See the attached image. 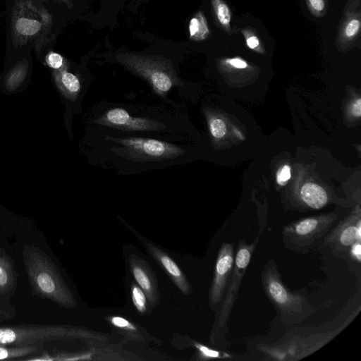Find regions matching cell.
Masks as SVG:
<instances>
[{
	"label": "cell",
	"mask_w": 361,
	"mask_h": 361,
	"mask_svg": "<svg viewBox=\"0 0 361 361\" xmlns=\"http://www.w3.org/2000/svg\"><path fill=\"white\" fill-rule=\"evenodd\" d=\"M361 310L360 288L331 319L315 326H294L276 340L258 338L250 344L253 353L269 361H298L326 345L357 317Z\"/></svg>",
	"instance_id": "obj_1"
},
{
	"label": "cell",
	"mask_w": 361,
	"mask_h": 361,
	"mask_svg": "<svg viewBox=\"0 0 361 361\" xmlns=\"http://www.w3.org/2000/svg\"><path fill=\"white\" fill-rule=\"evenodd\" d=\"M261 281L264 294L274 306L281 322L298 325L316 312L305 294L290 290L283 283L276 262L271 259L264 266Z\"/></svg>",
	"instance_id": "obj_2"
},
{
	"label": "cell",
	"mask_w": 361,
	"mask_h": 361,
	"mask_svg": "<svg viewBox=\"0 0 361 361\" xmlns=\"http://www.w3.org/2000/svg\"><path fill=\"white\" fill-rule=\"evenodd\" d=\"M23 255L29 281L35 293L65 307L77 302L52 261L35 246H26Z\"/></svg>",
	"instance_id": "obj_3"
},
{
	"label": "cell",
	"mask_w": 361,
	"mask_h": 361,
	"mask_svg": "<svg viewBox=\"0 0 361 361\" xmlns=\"http://www.w3.org/2000/svg\"><path fill=\"white\" fill-rule=\"evenodd\" d=\"M259 240V236L257 235L250 243H247L245 239H240L238 243L231 278L221 307L216 312L214 325L209 336V342L214 346L222 348L227 346L228 343L226 338L228 333V319Z\"/></svg>",
	"instance_id": "obj_4"
},
{
	"label": "cell",
	"mask_w": 361,
	"mask_h": 361,
	"mask_svg": "<svg viewBox=\"0 0 361 361\" xmlns=\"http://www.w3.org/2000/svg\"><path fill=\"white\" fill-rule=\"evenodd\" d=\"M116 59L124 67L147 81L159 96H165L178 82L172 65L161 57L126 53L117 55Z\"/></svg>",
	"instance_id": "obj_5"
},
{
	"label": "cell",
	"mask_w": 361,
	"mask_h": 361,
	"mask_svg": "<svg viewBox=\"0 0 361 361\" xmlns=\"http://www.w3.org/2000/svg\"><path fill=\"white\" fill-rule=\"evenodd\" d=\"M337 216L325 214L300 219L282 228L284 247L297 253L311 252L330 231Z\"/></svg>",
	"instance_id": "obj_6"
},
{
	"label": "cell",
	"mask_w": 361,
	"mask_h": 361,
	"mask_svg": "<svg viewBox=\"0 0 361 361\" xmlns=\"http://www.w3.org/2000/svg\"><path fill=\"white\" fill-rule=\"evenodd\" d=\"M87 331L61 326H22L0 328V344L30 345L57 339L90 338Z\"/></svg>",
	"instance_id": "obj_7"
},
{
	"label": "cell",
	"mask_w": 361,
	"mask_h": 361,
	"mask_svg": "<svg viewBox=\"0 0 361 361\" xmlns=\"http://www.w3.org/2000/svg\"><path fill=\"white\" fill-rule=\"evenodd\" d=\"M110 138L116 143V149L123 157L134 161L171 160L185 154L179 146L156 139L137 137Z\"/></svg>",
	"instance_id": "obj_8"
},
{
	"label": "cell",
	"mask_w": 361,
	"mask_h": 361,
	"mask_svg": "<svg viewBox=\"0 0 361 361\" xmlns=\"http://www.w3.org/2000/svg\"><path fill=\"white\" fill-rule=\"evenodd\" d=\"M234 257L233 244L224 242L218 252L209 290V305L214 312H216L221 307L232 273Z\"/></svg>",
	"instance_id": "obj_9"
},
{
	"label": "cell",
	"mask_w": 361,
	"mask_h": 361,
	"mask_svg": "<svg viewBox=\"0 0 361 361\" xmlns=\"http://www.w3.org/2000/svg\"><path fill=\"white\" fill-rule=\"evenodd\" d=\"M357 241H361L360 211L341 221L322 238L323 245L328 246L334 255L345 259L350 247Z\"/></svg>",
	"instance_id": "obj_10"
},
{
	"label": "cell",
	"mask_w": 361,
	"mask_h": 361,
	"mask_svg": "<svg viewBox=\"0 0 361 361\" xmlns=\"http://www.w3.org/2000/svg\"><path fill=\"white\" fill-rule=\"evenodd\" d=\"M97 123L127 131H155L166 126L157 121L132 116L122 108H113L106 111L95 121Z\"/></svg>",
	"instance_id": "obj_11"
},
{
	"label": "cell",
	"mask_w": 361,
	"mask_h": 361,
	"mask_svg": "<svg viewBox=\"0 0 361 361\" xmlns=\"http://www.w3.org/2000/svg\"><path fill=\"white\" fill-rule=\"evenodd\" d=\"M361 29L360 0H355L345 8L336 37V47L343 51L352 48L359 40Z\"/></svg>",
	"instance_id": "obj_12"
},
{
	"label": "cell",
	"mask_w": 361,
	"mask_h": 361,
	"mask_svg": "<svg viewBox=\"0 0 361 361\" xmlns=\"http://www.w3.org/2000/svg\"><path fill=\"white\" fill-rule=\"evenodd\" d=\"M132 274L145 292L147 300L152 306H156L159 300L157 283L154 274L148 264L136 255L128 257Z\"/></svg>",
	"instance_id": "obj_13"
},
{
	"label": "cell",
	"mask_w": 361,
	"mask_h": 361,
	"mask_svg": "<svg viewBox=\"0 0 361 361\" xmlns=\"http://www.w3.org/2000/svg\"><path fill=\"white\" fill-rule=\"evenodd\" d=\"M139 238L143 242V244H145L152 256L164 268L180 290L185 295H190L192 292V287L183 271L173 259L152 243L141 237H139Z\"/></svg>",
	"instance_id": "obj_14"
},
{
	"label": "cell",
	"mask_w": 361,
	"mask_h": 361,
	"mask_svg": "<svg viewBox=\"0 0 361 361\" xmlns=\"http://www.w3.org/2000/svg\"><path fill=\"white\" fill-rule=\"evenodd\" d=\"M300 195L305 207L314 210L323 208L329 202L325 190L314 183L304 184Z\"/></svg>",
	"instance_id": "obj_15"
},
{
	"label": "cell",
	"mask_w": 361,
	"mask_h": 361,
	"mask_svg": "<svg viewBox=\"0 0 361 361\" xmlns=\"http://www.w3.org/2000/svg\"><path fill=\"white\" fill-rule=\"evenodd\" d=\"M189 38L192 41H203L210 35V30L203 12L198 11L188 24Z\"/></svg>",
	"instance_id": "obj_16"
},
{
	"label": "cell",
	"mask_w": 361,
	"mask_h": 361,
	"mask_svg": "<svg viewBox=\"0 0 361 361\" xmlns=\"http://www.w3.org/2000/svg\"><path fill=\"white\" fill-rule=\"evenodd\" d=\"M211 5L217 25L231 35V12L228 4L224 0H211Z\"/></svg>",
	"instance_id": "obj_17"
},
{
	"label": "cell",
	"mask_w": 361,
	"mask_h": 361,
	"mask_svg": "<svg viewBox=\"0 0 361 361\" xmlns=\"http://www.w3.org/2000/svg\"><path fill=\"white\" fill-rule=\"evenodd\" d=\"M58 81L62 90L70 97H75L80 90V82L78 78L66 70L59 73Z\"/></svg>",
	"instance_id": "obj_18"
},
{
	"label": "cell",
	"mask_w": 361,
	"mask_h": 361,
	"mask_svg": "<svg viewBox=\"0 0 361 361\" xmlns=\"http://www.w3.org/2000/svg\"><path fill=\"white\" fill-rule=\"evenodd\" d=\"M41 23L34 18L20 17L15 23V28L18 34L25 37L36 35L41 29Z\"/></svg>",
	"instance_id": "obj_19"
},
{
	"label": "cell",
	"mask_w": 361,
	"mask_h": 361,
	"mask_svg": "<svg viewBox=\"0 0 361 361\" xmlns=\"http://www.w3.org/2000/svg\"><path fill=\"white\" fill-rule=\"evenodd\" d=\"M13 276L10 262L0 255V292H6L11 288Z\"/></svg>",
	"instance_id": "obj_20"
},
{
	"label": "cell",
	"mask_w": 361,
	"mask_h": 361,
	"mask_svg": "<svg viewBox=\"0 0 361 361\" xmlns=\"http://www.w3.org/2000/svg\"><path fill=\"white\" fill-rule=\"evenodd\" d=\"M241 32L249 49L260 54H266V49L260 38H259L251 27L247 26L244 27Z\"/></svg>",
	"instance_id": "obj_21"
},
{
	"label": "cell",
	"mask_w": 361,
	"mask_h": 361,
	"mask_svg": "<svg viewBox=\"0 0 361 361\" xmlns=\"http://www.w3.org/2000/svg\"><path fill=\"white\" fill-rule=\"evenodd\" d=\"M27 74V66L19 63L14 67L6 77V86L8 89L15 90L23 82Z\"/></svg>",
	"instance_id": "obj_22"
},
{
	"label": "cell",
	"mask_w": 361,
	"mask_h": 361,
	"mask_svg": "<svg viewBox=\"0 0 361 361\" xmlns=\"http://www.w3.org/2000/svg\"><path fill=\"white\" fill-rule=\"evenodd\" d=\"M194 346L197 349L201 359H233L234 357L224 352L212 350L202 344L195 343Z\"/></svg>",
	"instance_id": "obj_23"
},
{
	"label": "cell",
	"mask_w": 361,
	"mask_h": 361,
	"mask_svg": "<svg viewBox=\"0 0 361 361\" xmlns=\"http://www.w3.org/2000/svg\"><path fill=\"white\" fill-rule=\"evenodd\" d=\"M131 297L133 305L136 307L137 310L142 314H144L147 311V296L145 292L135 284L132 285L131 288Z\"/></svg>",
	"instance_id": "obj_24"
},
{
	"label": "cell",
	"mask_w": 361,
	"mask_h": 361,
	"mask_svg": "<svg viewBox=\"0 0 361 361\" xmlns=\"http://www.w3.org/2000/svg\"><path fill=\"white\" fill-rule=\"evenodd\" d=\"M37 350L34 345H22L19 348L7 349L0 347V360L24 356Z\"/></svg>",
	"instance_id": "obj_25"
},
{
	"label": "cell",
	"mask_w": 361,
	"mask_h": 361,
	"mask_svg": "<svg viewBox=\"0 0 361 361\" xmlns=\"http://www.w3.org/2000/svg\"><path fill=\"white\" fill-rule=\"evenodd\" d=\"M310 12L315 17H323L328 11L327 0H305Z\"/></svg>",
	"instance_id": "obj_26"
},
{
	"label": "cell",
	"mask_w": 361,
	"mask_h": 361,
	"mask_svg": "<svg viewBox=\"0 0 361 361\" xmlns=\"http://www.w3.org/2000/svg\"><path fill=\"white\" fill-rule=\"evenodd\" d=\"M209 130L214 137L221 138L226 134V126L222 119L212 118L209 120Z\"/></svg>",
	"instance_id": "obj_27"
},
{
	"label": "cell",
	"mask_w": 361,
	"mask_h": 361,
	"mask_svg": "<svg viewBox=\"0 0 361 361\" xmlns=\"http://www.w3.org/2000/svg\"><path fill=\"white\" fill-rule=\"evenodd\" d=\"M110 322L114 326L121 329L124 331L132 334L137 332V329L123 317L118 316L111 317L110 318Z\"/></svg>",
	"instance_id": "obj_28"
},
{
	"label": "cell",
	"mask_w": 361,
	"mask_h": 361,
	"mask_svg": "<svg viewBox=\"0 0 361 361\" xmlns=\"http://www.w3.org/2000/svg\"><path fill=\"white\" fill-rule=\"evenodd\" d=\"M47 63L54 69H60L64 64V59L58 53L50 52L47 56Z\"/></svg>",
	"instance_id": "obj_29"
},
{
	"label": "cell",
	"mask_w": 361,
	"mask_h": 361,
	"mask_svg": "<svg viewBox=\"0 0 361 361\" xmlns=\"http://www.w3.org/2000/svg\"><path fill=\"white\" fill-rule=\"evenodd\" d=\"M290 167L288 165H284L276 173V181L279 185H284L290 180Z\"/></svg>",
	"instance_id": "obj_30"
},
{
	"label": "cell",
	"mask_w": 361,
	"mask_h": 361,
	"mask_svg": "<svg viewBox=\"0 0 361 361\" xmlns=\"http://www.w3.org/2000/svg\"><path fill=\"white\" fill-rule=\"evenodd\" d=\"M348 257L354 262L360 264L361 261V241L355 242L350 248Z\"/></svg>",
	"instance_id": "obj_31"
},
{
	"label": "cell",
	"mask_w": 361,
	"mask_h": 361,
	"mask_svg": "<svg viewBox=\"0 0 361 361\" xmlns=\"http://www.w3.org/2000/svg\"><path fill=\"white\" fill-rule=\"evenodd\" d=\"M352 112L353 114L357 116L360 117L361 116V99H357L352 106Z\"/></svg>",
	"instance_id": "obj_32"
}]
</instances>
